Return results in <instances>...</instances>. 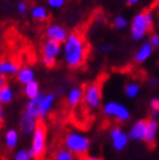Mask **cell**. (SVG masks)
Wrapping results in <instances>:
<instances>
[{
    "instance_id": "cell-1",
    "label": "cell",
    "mask_w": 159,
    "mask_h": 160,
    "mask_svg": "<svg viewBox=\"0 0 159 160\" xmlns=\"http://www.w3.org/2000/svg\"><path fill=\"white\" fill-rule=\"evenodd\" d=\"M89 53V46L85 37L81 32L74 31L64 43V58L66 65L72 69H77L85 64Z\"/></svg>"
},
{
    "instance_id": "cell-2",
    "label": "cell",
    "mask_w": 159,
    "mask_h": 160,
    "mask_svg": "<svg viewBox=\"0 0 159 160\" xmlns=\"http://www.w3.org/2000/svg\"><path fill=\"white\" fill-rule=\"evenodd\" d=\"M46 142H47V126L42 120L38 122V125L33 132L32 140V149L28 150L31 158L35 160H42L46 153Z\"/></svg>"
},
{
    "instance_id": "cell-3",
    "label": "cell",
    "mask_w": 159,
    "mask_h": 160,
    "mask_svg": "<svg viewBox=\"0 0 159 160\" xmlns=\"http://www.w3.org/2000/svg\"><path fill=\"white\" fill-rule=\"evenodd\" d=\"M65 147L70 150L74 154L79 156L80 158L86 156V152L89 150L90 141L84 135H81L79 133H69L65 138Z\"/></svg>"
},
{
    "instance_id": "cell-4",
    "label": "cell",
    "mask_w": 159,
    "mask_h": 160,
    "mask_svg": "<svg viewBox=\"0 0 159 160\" xmlns=\"http://www.w3.org/2000/svg\"><path fill=\"white\" fill-rule=\"evenodd\" d=\"M101 89H102V80L99 78L93 83L86 85L83 91V101L91 109H95L100 106Z\"/></svg>"
},
{
    "instance_id": "cell-5",
    "label": "cell",
    "mask_w": 159,
    "mask_h": 160,
    "mask_svg": "<svg viewBox=\"0 0 159 160\" xmlns=\"http://www.w3.org/2000/svg\"><path fill=\"white\" fill-rule=\"evenodd\" d=\"M149 32L147 22H146V16H144V10L135 16L133 22H132V37L134 40H141L146 34Z\"/></svg>"
},
{
    "instance_id": "cell-6",
    "label": "cell",
    "mask_w": 159,
    "mask_h": 160,
    "mask_svg": "<svg viewBox=\"0 0 159 160\" xmlns=\"http://www.w3.org/2000/svg\"><path fill=\"white\" fill-rule=\"evenodd\" d=\"M105 112L108 116L115 117L119 122H125L130 118V111L127 108L117 102H108L105 106Z\"/></svg>"
},
{
    "instance_id": "cell-7",
    "label": "cell",
    "mask_w": 159,
    "mask_h": 160,
    "mask_svg": "<svg viewBox=\"0 0 159 160\" xmlns=\"http://www.w3.org/2000/svg\"><path fill=\"white\" fill-rule=\"evenodd\" d=\"M44 34L48 39L57 41L59 43H65V41L67 40L68 38L67 31L61 25L58 24H50L49 26H47Z\"/></svg>"
},
{
    "instance_id": "cell-8",
    "label": "cell",
    "mask_w": 159,
    "mask_h": 160,
    "mask_svg": "<svg viewBox=\"0 0 159 160\" xmlns=\"http://www.w3.org/2000/svg\"><path fill=\"white\" fill-rule=\"evenodd\" d=\"M147 127H148V119L138 120L133 125V127H132L129 138L131 140H135V141L144 140L146 134H147Z\"/></svg>"
},
{
    "instance_id": "cell-9",
    "label": "cell",
    "mask_w": 159,
    "mask_h": 160,
    "mask_svg": "<svg viewBox=\"0 0 159 160\" xmlns=\"http://www.w3.org/2000/svg\"><path fill=\"white\" fill-rule=\"evenodd\" d=\"M110 135H111V140H113L114 148L118 151L123 150V149L125 148L127 142H129V136L126 135L125 133L123 132L121 128H118V127L114 128L111 131V133H110Z\"/></svg>"
},
{
    "instance_id": "cell-10",
    "label": "cell",
    "mask_w": 159,
    "mask_h": 160,
    "mask_svg": "<svg viewBox=\"0 0 159 160\" xmlns=\"http://www.w3.org/2000/svg\"><path fill=\"white\" fill-rule=\"evenodd\" d=\"M38 122H39V119H37V118L33 117L32 115L28 114V112L25 111L21 120L22 132L24 133L25 135H28V134H31L32 132H34V129H35V127H37V125H38Z\"/></svg>"
},
{
    "instance_id": "cell-11",
    "label": "cell",
    "mask_w": 159,
    "mask_h": 160,
    "mask_svg": "<svg viewBox=\"0 0 159 160\" xmlns=\"http://www.w3.org/2000/svg\"><path fill=\"white\" fill-rule=\"evenodd\" d=\"M61 43L57 42V41L50 40L48 39L47 41H44L42 44V55L43 56H49V57H54L56 58L57 56L60 53L61 51Z\"/></svg>"
},
{
    "instance_id": "cell-12",
    "label": "cell",
    "mask_w": 159,
    "mask_h": 160,
    "mask_svg": "<svg viewBox=\"0 0 159 160\" xmlns=\"http://www.w3.org/2000/svg\"><path fill=\"white\" fill-rule=\"evenodd\" d=\"M44 94L40 93V96L35 99H32L30 100L26 106V112L30 115H32L33 117H35L37 119H41V101H42V98Z\"/></svg>"
},
{
    "instance_id": "cell-13",
    "label": "cell",
    "mask_w": 159,
    "mask_h": 160,
    "mask_svg": "<svg viewBox=\"0 0 159 160\" xmlns=\"http://www.w3.org/2000/svg\"><path fill=\"white\" fill-rule=\"evenodd\" d=\"M157 129H158V123L156 122V119H148V127H147V134L144 138V141L149 147H153L155 142H156V134Z\"/></svg>"
},
{
    "instance_id": "cell-14",
    "label": "cell",
    "mask_w": 159,
    "mask_h": 160,
    "mask_svg": "<svg viewBox=\"0 0 159 160\" xmlns=\"http://www.w3.org/2000/svg\"><path fill=\"white\" fill-rule=\"evenodd\" d=\"M19 71H21L19 65L12 62V60L3 59L0 62V73H1V75H15L18 74Z\"/></svg>"
},
{
    "instance_id": "cell-15",
    "label": "cell",
    "mask_w": 159,
    "mask_h": 160,
    "mask_svg": "<svg viewBox=\"0 0 159 160\" xmlns=\"http://www.w3.org/2000/svg\"><path fill=\"white\" fill-rule=\"evenodd\" d=\"M151 52H152V46L150 44V42H144L142 44V47L138 50L136 55H135V62L138 64L146 62L151 56Z\"/></svg>"
},
{
    "instance_id": "cell-16",
    "label": "cell",
    "mask_w": 159,
    "mask_h": 160,
    "mask_svg": "<svg viewBox=\"0 0 159 160\" xmlns=\"http://www.w3.org/2000/svg\"><path fill=\"white\" fill-rule=\"evenodd\" d=\"M39 92H40V88H39V83H38L37 81H32L30 83L25 84L24 93L30 100L38 98L40 96Z\"/></svg>"
},
{
    "instance_id": "cell-17",
    "label": "cell",
    "mask_w": 159,
    "mask_h": 160,
    "mask_svg": "<svg viewBox=\"0 0 159 160\" xmlns=\"http://www.w3.org/2000/svg\"><path fill=\"white\" fill-rule=\"evenodd\" d=\"M17 80L22 84H28L34 81V72L28 67L21 68V71L17 74Z\"/></svg>"
},
{
    "instance_id": "cell-18",
    "label": "cell",
    "mask_w": 159,
    "mask_h": 160,
    "mask_svg": "<svg viewBox=\"0 0 159 160\" xmlns=\"http://www.w3.org/2000/svg\"><path fill=\"white\" fill-rule=\"evenodd\" d=\"M54 100H55V96L52 93L43 96L42 101H41V119H43L47 116V114L49 112L52 103H54Z\"/></svg>"
},
{
    "instance_id": "cell-19",
    "label": "cell",
    "mask_w": 159,
    "mask_h": 160,
    "mask_svg": "<svg viewBox=\"0 0 159 160\" xmlns=\"http://www.w3.org/2000/svg\"><path fill=\"white\" fill-rule=\"evenodd\" d=\"M81 99H83V91L80 88H74L69 91L67 97V101L69 106H76Z\"/></svg>"
},
{
    "instance_id": "cell-20",
    "label": "cell",
    "mask_w": 159,
    "mask_h": 160,
    "mask_svg": "<svg viewBox=\"0 0 159 160\" xmlns=\"http://www.w3.org/2000/svg\"><path fill=\"white\" fill-rule=\"evenodd\" d=\"M17 141H18V134H17L15 129L7 131L6 135H5V142H6L7 148L13 150L16 147V144H17Z\"/></svg>"
},
{
    "instance_id": "cell-21",
    "label": "cell",
    "mask_w": 159,
    "mask_h": 160,
    "mask_svg": "<svg viewBox=\"0 0 159 160\" xmlns=\"http://www.w3.org/2000/svg\"><path fill=\"white\" fill-rule=\"evenodd\" d=\"M31 15H32V17L35 21H40V22L46 21L48 18V12H47L46 8H43L41 6L34 7L33 9H32V12H31Z\"/></svg>"
},
{
    "instance_id": "cell-22",
    "label": "cell",
    "mask_w": 159,
    "mask_h": 160,
    "mask_svg": "<svg viewBox=\"0 0 159 160\" xmlns=\"http://www.w3.org/2000/svg\"><path fill=\"white\" fill-rule=\"evenodd\" d=\"M13 100V92L10 90L9 86H3V88H0V102L6 105V103H9Z\"/></svg>"
},
{
    "instance_id": "cell-23",
    "label": "cell",
    "mask_w": 159,
    "mask_h": 160,
    "mask_svg": "<svg viewBox=\"0 0 159 160\" xmlns=\"http://www.w3.org/2000/svg\"><path fill=\"white\" fill-rule=\"evenodd\" d=\"M55 160H74V153L67 148L59 149L55 154Z\"/></svg>"
},
{
    "instance_id": "cell-24",
    "label": "cell",
    "mask_w": 159,
    "mask_h": 160,
    "mask_svg": "<svg viewBox=\"0 0 159 160\" xmlns=\"http://www.w3.org/2000/svg\"><path fill=\"white\" fill-rule=\"evenodd\" d=\"M139 92H140V88H139L138 84L130 83V84H127V85H126L125 93H126V96L129 97V98H135V97L139 94Z\"/></svg>"
},
{
    "instance_id": "cell-25",
    "label": "cell",
    "mask_w": 159,
    "mask_h": 160,
    "mask_svg": "<svg viewBox=\"0 0 159 160\" xmlns=\"http://www.w3.org/2000/svg\"><path fill=\"white\" fill-rule=\"evenodd\" d=\"M125 26H127V21H126L123 16H117L116 18L114 19V28H124Z\"/></svg>"
},
{
    "instance_id": "cell-26",
    "label": "cell",
    "mask_w": 159,
    "mask_h": 160,
    "mask_svg": "<svg viewBox=\"0 0 159 160\" xmlns=\"http://www.w3.org/2000/svg\"><path fill=\"white\" fill-rule=\"evenodd\" d=\"M42 62L47 68H54L56 65V58L49 57V56H43L42 55Z\"/></svg>"
},
{
    "instance_id": "cell-27",
    "label": "cell",
    "mask_w": 159,
    "mask_h": 160,
    "mask_svg": "<svg viewBox=\"0 0 159 160\" xmlns=\"http://www.w3.org/2000/svg\"><path fill=\"white\" fill-rule=\"evenodd\" d=\"M150 107L152 109V116L153 117H158L159 115V99L153 98L150 101Z\"/></svg>"
},
{
    "instance_id": "cell-28",
    "label": "cell",
    "mask_w": 159,
    "mask_h": 160,
    "mask_svg": "<svg viewBox=\"0 0 159 160\" xmlns=\"http://www.w3.org/2000/svg\"><path fill=\"white\" fill-rule=\"evenodd\" d=\"M30 153H28V151H25V150H22L18 151L15 156V160H31Z\"/></svg>"
},
{
    "instance_id": "cell-29",
    "label": "cell",
    "mask_w": 159,
    "mask_h": 160,
    "mask_svg": "<svg viewBox=\"0 0 159 160\" xmlns=\"http://www.w3.org/2000/svg\"><path fill=\"white\" fill-rule=\"evenodd\" d=\"M144 16H146V22H147L149 32H151L152 31V15L149 10H144Z\"/></svg>"
},
{
    "instance_id": "cell-30",
    "label": "cell",
    "mask_w": 159,
    "mask_h": 160,
    "mask_svg": "<svg viewBox=\"0 0 159 160\" xmlns=\"http://www.w3.org/2000/svg\"><path fill=\"white\" fill-rule=\"evenodd\" d=\"M65 0H48V3L49 6L52 7V8H60L64 5Z\"/></svg>"
},
{
    "instance_id": "cell-31",
    "label": "cell",
    "mask_w": 159,
    "mask_h": 160,
    "mask_svg": "<svg viewBox=\"0 0 159 160\" xmlns=\"http://www.w3.org/2000/svg\"><path fill=\"white\" fill-rule=\"evenodd\" d=\"M150 44L152 46V48H157L159 46V35L157 34H152L151 37H150Z\"/></svg>"
},
{
    "instance_id": "cell-32",
    "label": "cell",
    "mask_w": 159,
    "mask_h": 160,
    "mask_svg": "<svg viewBox=\"0 0 159 160\" xmlns=\"http://www.w3.org/2000/svg\"><path fill=\"white\" fill-rule=\"evenodd\" d=\"M17 10L21 15H24L25 12H28V6H26V3L25 2H18L17 3Z\"/></svg>"
},
{
    "instance_id": "cell-33",
    "label": "cell",
    "mask_w": 159,
    "mask_h": 160,
    "mask_svg": "<svg viewBox=\"0 0 159 160\" xmlns=\"http://www.w3.org/2000/svg\"><path fill=\"white\" fill-rule=\"evenodd\" d=\"M80 160H101V159L95 157H90V156H84V157L80 158Z\"/></svg>"
},
{
    "instance_id": "cell-34",
    "label": "cell",
    "mask_w": 159,
    "mask_h": 160,
    "mask_svg": "<svg viewBox=\"0 0 159 160\" xmlns=\"http://www.w3.org/2000/svg\"><path fill=\"white\" fill-rule=\"evenodd\" d=\"M6 86V78H5V75H1L0 77V88H3Z\"/></svg>"
},
{
    "instance_id": "cell-35",
    "label": "cell",
    "mask_w": 159,
    "mask_h": 160,
    "mask_svg": "<svg viewBox=\"0 0 159 160\" xmlns=\"http://www.w3.org/2000/svg\"><path fill=\"white\" fill-rule=\"evenodd\" d=\"M100 50L101 51H109V50H111V46H102Z\"/></svg>"
},
{
    "instance_id": "cell-36",
    "label": "cell",
    "mask_w": 159,
    "mask_h": 160,
    "mask_svg": "<svg viewBox=\"0 0 159 160\" xmlns=\"http://www.w3.org/2000/svg\"><path fill=\"white\" fill-rule=\"evenodd\" d=\"M140 0H127V5L129 6H132V5H135L136 2H139Z\"/></svg>"
},
{
    "instance_id": "cell-37",
    "label": "cell",
    "mask_w": 159,
    "mask_h": 160,
    "mask_svg": "<svg viewBox=\"0 0 159 160\" xmlns=\"http://www.w3.org/2000/svg\"><path fill=\"white\" fill-rule=\"evenodd\" d=\"M158 2H159V0H158Z\"/></svg>"
}]
</instances>
